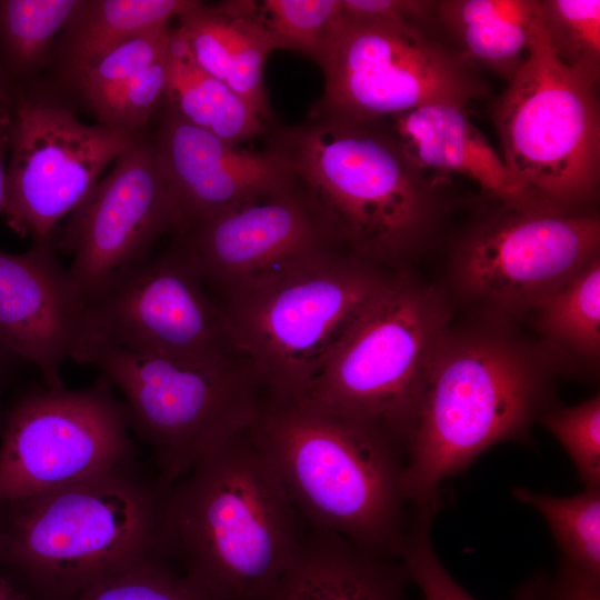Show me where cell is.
<instances>
[{"label": "cell", "mask_w": 600, "mask_h": 600, "mask_svg": "<svg viewBox=\"0 0 600 600\" xmlns=\"http://www.w3.org/2000/svg\"><path fill=\"white\" fill-rule=\"evenodd\" d=\"M250 427L169 490L168 557L213 600H266L309 530Z\"/></svg>", "instance_id": "obj_1"}, {"label": "cell", "mask_w": 600, "mask_h": 600, "mask_svg": "<svg viewBox=\"0 0 600 600\" xmlns=\"http://www.w3.org/2000/svg\"><path fill=\"white\" fill-rule=\"evenodd\" d=\"M250 430L309 529L399 558L421 513L407 496L397 442L303 398L266 396Z\"/></svg>", "instance_id": "obj_2"}, {"label": "cell", "mask_w": 600, "mask_h": 600, "mask_svg": "<svg viewBox=\"0 0 600 600\" xmlns=\"http://www.w3.org/2000/svg\"><path fill=\"white\" fill-rule=\"evenodd\" d=\"M170 486L129 460L0 507V563L31 600H69L123 569L168 558Z\"/></svg>", "instance_id": "obj_3"}, {"label": "cell", "mask_w": 600, "mask_h": 600, "mask_svg": "<svg viewBox=\"0 0 600 600\" xmlns=\"http://www.w3.org/2000/svg\"><path fill=\"white\" fill-rule=\"evenodd\" d=\"M267 149L283 160L337 246L371 263L399 260L434 221L436 179L382 120L311 116L279 129Z\"/></svg>", "instance_id": "obj_4"}, {"label": "cell", "mask_w": 600, "mask_h": 600, "mask_svg": "<svg viewBox=\"0 0 600 600\" xmlns=\"http://www.w3.org/2000/svg\"><path fill=\"white\" fill-rule=\"evenodd\" d=\"M543 398L533 364L514 344L446 333L404 446V487L413 507L437 513L443 481L491 446L524 438Z\"/></svg>", "instance_id": "obj_5"}, {"label": "cell", "mask_w": 600, "mask_h": 600, "mask_svg": "<svg viewBox=\"0 0 600 600\" xmlns=\"http://www.w3.org/2000/svg\"><path fill=\"white\" fill-rule=\"evenodd\" d=\"M389 278L341 248H327L211 296L267 397L303 398L360 310Z\"/></svg>", "instance_id": "obj_6"}, {"label": "cell", "mask_w": 600, "mask_h": 600, "mask_svg": "<svg viewBox=\"0 0 600 600\" xmlns=\"http://www.w3.org/2000/svg\"><path fill=\"white\" fill-rule=\"evenodd\" d=\"M72 360L97 368L120 390L130 428L171 486L206 453L248 429L266 399L249 360L188 363L138 354L82 336Z\"/></svg>", "instance_id": "obj_7"}, {"label": "cell", "mask_w": 600, "mask_h": 600, "mask_svg": "<svg viewBox=\"0 0 600 600\" xmlns=\"http://www.w3.org/2000/svg\"><path fill=\"white\" fill-rule=\"evenodd\" d=\"M448 319L433 290L389 278L350 323L303 399L382 431L404 451Z\"/></svg>", "instance_id": "obj_8"}, {"label": "cell", "mask_w": 600, "mask_h": 600, "mask_svg": "<svg viewBox=\"0 0 600 600\" xmlns=\"http://www.w3.org/2000/svg\"><path fill=\"white\" fill-rule=\"evenodd\" d=\"M599 76L561 62L540 22L494 108L506 166L533 197L569 211H583L599 184Z\"/></svg>", "instance_id": "obj_9"}, {"label": "cell", "mask_w": 600, "mask_h": 600, "mask_svg": "<svg viewBox=\"0 0 600 600\" xmlns=\"http://www.w3.org/2000/svg\"><path fill=\"white\" fill-rule=\"evenodd\" d=\"M318 64L324 91L313 117L372 122L437 102L466 108L488 92L473 64L422 29L342 11Z\"/></svg>", "instance_id": "obj_10"}, {"label": "cell", "mask_w": 600, "mask_h": 600, "mask_svg": "<svg viewBox=\"0 0 600 600\" xmlns=\"http://www.w3.org/2000/svg\"><path fill=\"white\" fill-rule=\"evenodd\" d=\"M82 336L188 363L249 360L178 247L129 266L83 303Z\"/></svg>", "instance_id": "obj_11"}, {"label": "cell", "mask_w": 600, "mask_h": 600, "mask_svg": "<svg viewBox=\"0 0 600 600\" xmlns=\"http://www.w3.org/2000/svg\"><path fill=\"white\" fill-rule=\"evenodd\" d=\"M130 429L106 386L26 392L0 428V507L132 460Z\"/></svg>", "instance_id": "obj_12"}, {"label": "cell", "mask_w": 600, "mask_h": 600, "mask_svg": "<svg viewBox=\"0 0 600 600\" xmlns=\"http://www.w3.org/2000/svg\"><path fill=\"white\" fill-rule=\"evenodd\" d=\"M10 104L3 214L13 231L41 243L52 240L56 226L88 199L106 168L141 134L86 124L70 109L36 99L20 86Z\"/></svg>", "instance_id": "obj_13"}, {"label": "cell", "mask_w": 600, "mask_h": 600, "mask_svg": "<svg viewBox=\"0 0 600 600\" xmlns=\"http://www.w3.org/2000/svg\"><path fill=\"white\" fill-rule=\"evenodd\" d=\"M499 202L502 210L474 227L457 252L459 282L472 298L506 310L534 307L599 257L596 214Z\"/></svg>", "instance_id": "obj_14"}, {"label": "cell", "mask_w": 600, "mask_h": 600, "mask_svg": "<svg viewBox=\"0 0 600 600\" xmlns=\"http://www.w3.org/2000/svg\"><path fill=\"white\" fill-rule=\"evenodd\" d=\"M182 227L154 143L141 136L72 213L58 243L72 256L68 273L82 304L120 271L148 257L160 237Z\"/></svg>", "instance_id": "obj_15"}, {"label": "cell", "mask_w": 600, "mask_h": 600, "mask_svg": "<svg viewBox=\"0 0 600 600\" xmlns=\"http://www.w3.org/2000/svg\"><path fill=\"white\" fill-rule=\"evenodd\" d=\"M213 294L310 253L340 248L298 186L246 202L177 233Z\"/></svg>", "instance_id": "obj_16"}, {"label": "cell", "mask_w": 600, "mask_h": 600, "mask_svg": "<svg viewBox=\"0 0 600 600\" xmlns=\"http://www.w3.org/2000/svg\"><path fill=\"white\" fill-rule=\"evenodd\" d=\"M82 333L83 304L52 240L22 253L0 250V340L39 370L46 387H63L62 363Z\"/></svg>", "instance_id": "obj_17"}, {"label": "cell", "mask_w": 600, "mask_h": 600, "mask_svg": "<svg viewBox=\"0 0 600 600\" xmlns=\"http://www.w3.org/2000/svg\"><path fill=\"white\" fill-rule=\"evenodd\" d=\"M152 141L180 206L182 229L296 184L283 160L270 150L239 148L167 108Z\"/></svg>", "instance_id": "obj_18"}, {"label": "cell", "mask_w": 600, "mask_h": 600, "mask_svg": "<svg viewBox=\"0 0 600 600\" xmlns=\"http://www.w3.org/2000/svg\"><path fill=\"white\" fill-rule=\"evenodd\" d=\"M391 128L407 156L426 172L463 176L504 203L540 201L506 166L462 107L426 104L392 117Z\"/></svg>", "instance_id": "obj_19"}, {"label": "cell", "mask_w": 600, "mask_h": 600, "mask_svg": "<svg viewBox=\"0 0 600 600\" xmlns=\"http://www.w3.org/2000/svg\"><path fill=\"white\" fill-rule=\"evenodd\" d=\"M411 583L399 558L309 529L294 561L266 600H408Z\"/></svg>", "instance_id": "obj_20"}, {"label": "cell", "mask_w": 600, "mask_h": 600, "mask_svg": "<svg viewBox=\"0 0 600 600\" xmlns=\"http://www.w3.org/2000/svg\"><path fill=\"white\" fill-rule=\"evenodd\" d=\"M192 0H81L60 32L52 59L58 74L72 84L123 42L194 7Z\"/></svg>", "instance_id": "obj_21"}, {"label": "cell", "mask_w": 600, "mask_h": 600, "mask_svg": "<svg viewBox=\"0 0 600 600\" xmlns=\"http://www.w3.org/2000/svg\"><path fill=\"white\" fill-rule=\"evenodd\" d=\"M437 17L464 59L509 81L528 56L541 8L536 0H446Z\"/></svg>", "instance_id": "obj_22"}, {"label": "cell", "mask_w": 600, "mask_h": 600, "mask_svg": "<svg viewBox=\"0 0 600 600\" xmlns=\"http://www.w3.org/2000/svg\"><path fill=\"white\" fill-rule=\"evenodd\" d=\"M164 106L186 122L233 144L267 131L266 120L229 86L203 70L173 29Z\"/></svg>", "instance_id": "obj_23"}, {"label": "cell", "mask_w": 600, "mask_h": 600, "mask_svg": "<svg viewBox=\"0 0 600 600\" xmlns=\"http://www.w3.org/2000/svg\"><path fill=\"white\" fill-rule=\"evenodd\" d=\"M80 1L0 0V62L16 83L48 64Z\"/></svg>", "instance_id": "obj_24"}, {"label": "cell", "mask_w": 600, "mask_h": 600, "mask_svg": "<svg viewBox=\"0 0 600 600\" xmlns=\"http://www.w3.org/2000/svg\"><path fill=\"white\" fill-rule=\"evenodd\" d=\"M539 323L558 347L583 358L600 350V260L594 258L560 288L539 300Z\"/></svg>", "instance_id": "obj_25"}, {"label": "cell", "mask_w": 600, "mask_h": 600, "mask_svg": "<svg viewBox=\"0 0 600 600\" xmlns=\"http://www.w3.org/2000/svg\"><path fill=\"white\" fill-rule=\"evenodd\" d=\"M512 494L543 517L562 559L600 574V489L561 498L517 487Z\"/></svg>", "instance_id": "obj_26"}, {"label": "cell", "mask_w": 600, "mask_h": 600, "mask_svg": "<svg viewBox=\"0 0 600 600\" xmlns=\"http://www.w3.org/2000/svg\"><path fill=\"white\" fill-rule=\"evenodd\" d=\"M232 16V40L226 84L239 94L263 120L271 110L263 83V69L273 39L254 1H228Z\"/></svg>", "instance_id": "obj_27"}, {"label": "cell", "mask_w": 600, "mask_h": 600, "mask_svg": "<svg viewBox=\"0 0 600 600\" xmlns=\"http://www.w3.org/2000/svg\"><path fill=\"white\" fill-rule=\"evenodd\" d=\"M341 11V0H266L259 4L276 49L300 52L317 64Z\"/></svg>", "instance_id": "obj_28"}, {"label": "cell", "mask_w": 600, "mask_h": 600, "mask_svg": "<svg viewBox=\"0 0 600 600\" xmlns=\"http://www.w3.org/2000/svg\"><path fill=\"white\" fill-rule=\"evenodd\" d=\"M548 42L564 64L600 74V1H540Z\"/></svg>", "instance_id": "obj_29"}, {"label": "cell", "mask_w": 600, "mask_h": 600, "mask_svg": "<svg viewBox=\"0 0 600 600\" xmlns=\"http://www.w3.org/2000/svg\"><path fill=\"white\" fill-rule=\"evenodd\" d=\"M172 29L161 26L137 36L97 61L71 86L91 110L131 78L167 56Z\"/></svg>", "instance_id": "obj_30"}, {"label": "cell", "mask_w": 600, "mask_h": 600, "mask_svg": "<svg viewBox=\"0 0 600 600\" xmlns=\"http://www.w3.org/2000/svg\"><path fill=\"white\" fill-rule=\"evenodd\" d=\"M433 518L423 517L416 521L399 552L412 583L419 589L422 600H476L450 576L440 561L430 538ZM548 578L534 576L522 584L513 600H544Z\"/></svg>", "instance_id": "obj_31"}, {"label": "cell", "mask_w": 600, "mask_h": 600, "mask_svg": "<svg viewBox=\"0 0 600 600\" xmlns=\"http://www.w3.org/2000/svg\"><path fill=\"white\" fill-rule=\"evenodd\" d=\"M69 600H213L166 559L134 564L104 577Z\"/></svg>", "instance_id": "obj_32"}, {"label": "cell", "mask_w": 600, "mask_h": 600, "mask_svg": "<svg viewBox=\"0 0 600 600\" xmlns=\"http://www.w3.org/2000/svg\"><path fill=\"white\" fill-rule=\"evenodd\" d=\"M571 458L584 489H600V397L540 414Z\"/></svg>", "instance_id": "obj_33"}, {"label": "cell", "mask_w": 600, "mask_h": 600, "mask_svg": "<svg viewBox=\"0 0 600 600\" xmlns=\"http://www.w3.org/2000/svg\"><path fill=\"white\" fill-rule=\"evenodd\" d=\"M342 13L351 19L403 22L422 29L437 16L438 1L426 0H341Z\"/></svg>", "instance_id": "obj_34"}, {"label": "cell", "mask_w": 600, "mask_h": 600, "mask_svg": "<svg viewBox=\"0 0 600 600\" xmlns=\"http://www.w3.org/2000/svg\"><path fill=\"white\" fill-rule=\"evenodd\" d=\"M544 600H600V574L561 559L557 576L548 580Z\"/></svg>", "instance_id": "obj_35"}, {"label": "cell", "mask_w": 600, "mask_h": 600, "mask_svg": "<svg viewBox=\"0 0 600 600\" xmlns=\"http://www.w3.org/2000/svg\"><path fill=\"white\" fill-rule=\"evenodd\" d=\"M12 110L9 100L0 99V213L7 206V166L6 158L10 150Z\"/></svg>", "instance_id": "obj_36"}, {"label": "cell", "mask_w": 600, "mask_h": 600, "mask_svg": "<svg viewBox=\"0 0 600 600\" xmlns=\"http://www.w3.org/2000/svg\"><path fill=\"white\" fill-rule=\"evenodd\" d=\"M23 362L0 340V424L6 413H2L3 394L13 379L19 364Z\"/></svg>", "instance_id": "obj_37"}, {"label": "cell", "mask_w": 600, "mask_h": 600, "mask_svg": "<svg viewBox=\"0 0 600 600\" xmlns=\"http://www.w3.org/2000/svg\"><path fill=\"white\" fill-rule=\"evenodd\" d=\"M0 600H31V599L16 583L0 576Z\"/></svg>", "instance_id": "obj_38"}, {"label": "cell", "mask_w": 600, "mask_h": 600, "mask_svg": "<svg viewBox=\"0 0 600 600\" xmlns=\"http://www.w3.org/2000/svg\"><path fill=\"white\" fill-rule=\"evenodd\" d=\"M17 90L18 83L8 76L0 62V99L11 101Z\"/></svg>", "instance_id": "obj_39"}]
</instances>
